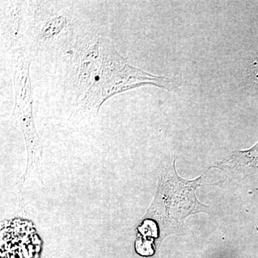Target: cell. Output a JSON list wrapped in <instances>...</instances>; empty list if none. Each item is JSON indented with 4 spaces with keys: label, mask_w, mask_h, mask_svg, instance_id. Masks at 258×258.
Here are the masks:
<instances>
[{
    "label": "cell",
    "mask_w": 258,
    "mask_h": 258,
    "mask_svg": "<svg viewBox=\"0 0 258 258\" xmlns=\"http://www.w3.org/2000/svg\"><path fill=\"white\" fill-rule=\"evenodd\" d=\"M100 46L99 71L91 87L71 111V117L98 115L102 105L112 97L142 86H156L168 91L179 87L177 78L155 76L132 66L118 52L111 39L102 34Z\"/></svg>",
    "instance_id": "1"
},
{
    "label": "cell",
    "mask_w": 258,
    "mask_h": 258,
    "mask_svg": "<svg viewBox=\"0 0 258 258\" xmlns=\"http://www.w3.org/2000/svg\"><path fill=\"white\" fill-rule=\"evenodd\" d=\"M76 2L34 1V15L25 47L32 60L57 61L88 25Z\"/></svg>",
    "instance_id": "2"
},
{
    "label": "cell",
    "mask_w": 258,
    "mask_h": 258,
    "mask_svg": "<svg viewBox=\"0 0 258 258\" xmlns=\"http://www.w3.org/2000/svg\"><path fill=\"white\" fill-rule=\"evenodd\" d=\"M101 35L88 25L80 33L74 45L56 61L58 83L72 110L91 87L99 71Z\"/></svg>",
    "instance_id": "3"
},
{
    "label": "cell",
    "mask_w": 258,
    "mask_h": 258,
    "mask_svg": "<svg viewBox=\"0 0 258 258\" xmlns=\"http://www.w3.org/2000/svg\"><path fill=\"white\" fill-rule=\"evenodd\" d=\"M34 1H1V37L10 52L25 47L33 19Z\"/></svg>",
    "instance_id": "4"
},
{
    "label": "cell",
    "mask_w": 258,
    "mask_h": 258,
    "mask_svg": "<svg viewBox=\"0 0 258 258\" xmlns=\"http://www.w3.org/2000/svg\"><path fill=\"white\" fill-rule=\"evenodd\" d=\"M15 104L13 110L33 106V93L30 69L31 55L25 47L10 52Z\"/></svg>",
    "instance_id": "5"
},
{
    "label": "cell",
    "mask_w": 258,
    "mask_h": 258,
    "mask_svg": "<svg viewBox=\"0 0 258 258\" xmlns=\"http://www.w3.org/2000/svg\"><path fill=\"white\" fill-rule=\"evenodd\" d=\"M12 117L20 125L25 139L28 152L27 172L28 173L30 169L38 165L42 156V145L35 128L33 109L32 108H29L27 109L13 111Z\"/></svg>",
    "instance_id": "6"
},
{
    "label": "cell",
    "mask_w": 258,
    "mask_h": 258,
    "mask_svg": "<svg viewBox=\"0 0 258 258\" xmlns=\"http://www.w3.org/2000/svg\"><path fill=\"white\" fill-rule=\"evenodd\" d=\"M249 76L252 82L258 85V55L249 68Z\"/></svg>",
    "instance_id": "7"
}]
</instances>
